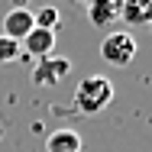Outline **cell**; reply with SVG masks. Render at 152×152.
Returning <instances> with one entry per match:
<instances>
[{"label":"cell","mask_w":152,"mask_h":152,"mask_svg":"<svg viewBox=\"0 0 152 152\" xmlns=\"http://www.w3.org/2000/svg\"><path fill=\"white\" fill-rule=\"evenodd\" d=\"M32 23H36L39 29H49V32H55V29H58V23H61V13H58V7H39V10H32Z\"/></svg>","instance_id":"cell-9"},{"label":"cell","mask_w":152,"mask_h":152,"mask_svg":"<svg viewBox=\"0 0 152 152\" xmlns=\"http://www.w3.org/2000/svg\"><path fill=\"white\" fill-rule=\"evenodd\" d=\"M32 10L29 7H10L7 13H3V23H0V36H7V39H13V42H23L26 36L32 32Z\"/></svg>","instance_id":"cell-4"},{"label":"cell","mask_w":152,"mask_h":152,"mask_svg":"<svg viewBox=\"0 0 152 152\" xmlns=\"http://www.w3.org/2000/svg\"><path fill=\"white\" fill-rule=\"evenodd\" d=\"M113 100V81L104 75H88L75 84L71 104L81 117H97L100 110H107V104Z\"/></svg>","instance_id":"cell-1"},{"label":"cell","mask_w":152,"mask_h":152,"mask_svg":"<svg viewBox=\"0 0 152 152\" xmlns=\"http://www.w3.org/2000/svg\"><path fill=\"white\" fill-rule=\"evenodd\" d=\"M45 152H81V133L61 126L45 136Z\"/></svg>","instance_id":"cell-7"},{"label":"cell","mask_w":152,"mask_h":152,"mask_svg":"<svg viewBox=\"0 0 152 152\" xmlns=\"http://www.w3.org/2000/svg\"><path fill=\"white\" fill-rule=\"evenodd\" d=\"M16 58H20V42H13V39L0 36V65H7V61H16Z\"/></svg>","instance_id":"cell-10"},{"label":"cell","mask_w":152,"mask_h":152,"mask_svg":"<svg viewBox=\"0 0 152 152\" xmlns=\"http://www.w3.org/2000/svg\"><path fill=\"white\" fill-rule=\"evenodd\" d=\"M120 16L129 26H152V0H120Z\"/></svg>","instance_id":"cell-6"},{"label":"cell","mask_w":152,"mask_h":152,"mask_svg":"<svg viewBox=\"0 0 152 152\" xmlns=\"http://www.w3.org/2000/svg\"><path fill=\"white\" fill-rule=\"evenodd\" d=\"M20 52H26L29 58H45V55H52L55 52V32L49 29H39V26H32V32L20 42Z\"/></svg>","instance_id":"cell-5"},{"label":"cell","mask_w":152,"mask_h":152,"mask_svg":"<svg viewBox=\"0 0 152 152\" xmlns=\"http://www.w3.org/2000/svg\"><path fill=\"white\" fill-rule=\"evenodd\" d=\"M100 58L107 65H113V68L133 65V58H136V39H133V32H126V29L107 32L100 39Z\"/></svg>","instance_id":"cell-2"},{"label":"cell","mask_w":152,"mask_h":152,"mask_svg":"<svg viewBox=\"0 0 152 152\" xmlns=\"http://www.w3.org/2000/svg\"><path fill=\"white\" fill-rule=\"evenodd\" d=\"M88 16L94 26H110L113 20H120V0H91Z\"/></svg>","instance_id":"cell-8"},{"label":"cell","mask_w":152,"mask_h":152,"mask_svg":"<svg viewBox=\"0 0 152 152\" xmlns=\"http://www.w3.org/2000/svg\"><path fill=\"white\" fill-rule=\"evenodd\" d=\"M68 75H71V58H65V55H45V58L36 61V68H32V84L55 88V84H61V78H68Z\"/></svg>","instance_id":"cell-3"}]
</instances>
